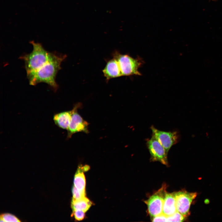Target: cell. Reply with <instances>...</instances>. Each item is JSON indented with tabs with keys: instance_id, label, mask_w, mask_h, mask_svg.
I'll list each match as a JSON object with an SVG mask.
<instances>
[{
	"instance_id": "1",
	"label": "cell",
	"mask_w": 222,
	"mask_h": 222,
	"mask_svg": "<svg viewBox=\"0 0 222 222\" xmlns=\"http://www.w3.org/2000/svg\"><path fill=\"white\" fill-rule=\"evenodd\" d=\"M66 57L65 55L52 52L50 58L46 64L36 71L27 74L29 84L34 86L40 83H44L56 91L59 86L56 81V76L61 68V63Z\"/></svg>"
},
{
	"instance_id": "2",
	"label": "cell",
	"mask_w": 222,
	"mask_h": 222,
	"mask_svg": "<svg viewBox=\"0 0 222 222\" xmlns=\"http://www.w3.org/2000/svg\"><path fill=\"white\" fill-rule=\"evenodd\" d=\"M30 43L33 47L32 51L19 57L24 61L27 74L36 71L46 64L52 53L45 49L40 43L34 41H30Z\"/></svg>"
},
{
	"instance_id": "3",
	"label": "cell",
	"mask_w": 222,
	"mask_h": 222,
	"mask_svg": "<svg viewBox=\"0 0 222 222\" xmlns=\"http://www.w3.org/2000/svg\"><path fill=\"white\" fill-rule=\"evenodd\" d=\"M113 58L117 61L122 76L140 75L138 71L141 63L127 55H122L116 51L113 54Z\"/></svg>"
},
{
	"instance_id": "4",
	"label": "cell",
	"mask_w": 222,
	"mask_h": 222,
	"mask_svg": "<svg viewBox=\"0 0 222 222\" xmlns=\"http://www.w3.org/2000/svg\"><path fill=\"white\" fill-rule=\"evenodd\" d=\"M81 106V104L79 103L75 104L72 109L71 121L67 130V139L71 138L74 134L77 133L82 132L86 134L89 133V123L78 112V109Z\"/></svg>"
},
{
	"instance_id": "5",
	"label": "cell",
	"mask_w": 222,
	"mask_h": 222,
	"mask_svg": "<svg viewBox=\"0 0 222 222\" xmlns=\"http://www.w3.org/2000/svg\"><path fill=\"white\" fill-rule=\"evenodd\" d=\"M166 185L151 195L144 203L147 207L148 212L152 218L162 213L164 199L166 192Z\"/></svg>"
},
{
	"instance_id": "6",
	"label": "cell",
	"mask_w": 222,
	"mask_h": 222,
	"mask_svg": "<svg viewBox=\"0 0 222 222\" xmlns=\"http://www.w3.org/2000/svg\"><path fill=\"white\" fill-rule=\"evenodd\" d=\"M150 128L152 135L158 141L167 153L171 147L179 141V136L177 131H162L157 129L153 125Z\"/></svg>"
},
{
	"instance_id": "7",
	"label": "cell",
	"mask_w": 222,
	"mask_h": 222,
	"mask_svg": "<svg viewBox=\"0 0 222 222\" xmlns=\"http://www.w3.org/2000/svg\"><path fill=\"white\" fill-rule=\"evenodd\" d=\"M177 211L186 217L190 214V208L193 200L197 195L196 192L181 190L174 192Z\"/></svg>"
},
{
	"instance_id": "8",
	"label": "cell",
	"mask_w": 222,
	"mask_h": 222,
	"mask_svg": "<svg viewBox=\"0 0 222 222\" xmlns=\"http://www.w3.org/2000/svg\"><path fill=\"white\" fill-rule=\"evenodd\" d=\"M146 144L150 154L151 161H158L164 165H168V153L154 136L152 135L151 138L147 141Z\"/></svg>"
},
{
	"instance_id": "9",
	"label": "cell",
	"mask_w": 222,
	"mask_h": 222,
	"mask_svg": "<svg viewBox=\"0 0 222 222\" xmlns=\"http://www.w3.org/2000/svg\"><path fill=\"white\" fill-rule=\"evenodd\" d=\"M102 72L107 81L111 79L122 76L118 63L114 58L107 62Z\"/></svg>"
},
{
	"instance_id": "10",
	"label": "cell",
	"mask_w": 222,
	"mask_h": 222,
	"mask_svg": "<svg viewBox=\"0 0 222 222\" xmlns=\"http://www.w3.org/2000/svg\"><path fill=\"white\" fill-rule=\"evenodd\" d=\"M177 211L174 192H166L164 199L162 213L167 217L173 215Z\"/></svg>"
},
{
	"instance_id": "11",
	"label": "cell",
	"mask_w": 222,
	"mask_h": 222,
	"mask_svg": "<svg viewBox=\"0 0 222 222\" xmlns=\"http://www.w3.org/2000/svg\"><path fill=\"white\" fill-rule=\"evenodd\" d=\"M73 112L72 109L55 114L53 120L55 124L60 128L67 130L71 121Z\"/></svg>"
},
{
	"instance_id": "12",
	"label": "cell",
	"mask_w": 222,
	"mask_h": 222,
	"mask_svg": "<svg viewBox=\"0 0 222 222\" xmlns=\"http://www.w3.org/2000/svg\"><path fill=\"white\" fill-rule=\"evenodd\" d=\"M92 204L91 202L85 197L79 200L72 199V207L73 211L80 210L85 212L88 210Z\"/></svg>"
},
{
	"instance_id": "13",
	"label": "cell",
	"mask_w": 222,
	"mask_h": 222,
	"mask_svg": "<svg viewBox=\"0 0 222 222\" xmlns=\"http://www.w3.org/2000/svg\"><path fill=\"white\" fill-rule=\"evenodd\" d=\"M74 186L81 192L85 194V179L83 172L77 171L74 176Z\"/></svg>"
},
{
	"instance_id": "14",
	"label": "cell",
	"mask_w": 222,
	"mask_h": 222,
	"mask_svg": "<svg viewBox=\"0 0 222 222\" xmlns=\"http://www.w3.org/2000/svg\"><path fill=\"white\" fill-rule=\"evenodd\" d=\"M186 217L178 211L173 215L167 216L166 222H182L184 221Z\"/></svg>"
},
{
	"instance_id": "15",
	"label": "cell",
	"mask_w": 222,
	"mask_h": 222,
	"mask_svg": "<svg viewBox=\"0 0 222 222\" xmlns=\"http://www.w3.org/2000/svg\"><path fill=\"white\" fill-rule=\"evenodd\" d=\"M0 222H19L16 217L12 214L6 213L2 214L0 216Z\"/></svg>"
},
{
	"instance_id": "16",
	"label": "cell",
	"mask_w": 222,
	"mask_h": 222,
	"mask_svg": "<svg viewBox=\"0 0 222 222\" xmlns=\"http://www.w3.org/2000/svg\"><path fill=\"white\" fill-rule=\"evenodd\" d=\"M73 199L79 200L85 197L86 194H84L77 189L74 186L72 189Z\"/></svg>"
},
{
	"instance_id": "17",
	"label": "cell",
	"mask_w": 222,
	"mask_h": 222,
	"mask_svg": "<svg viewBox=\"0 0 222 222\" xmlns=\"http://www.w3.org/2000/svg\"><path fill=\"white\" fill-rule=\"evenodd\" d=\"M84 212L80 210H76L73 211V214L75 219L78 220H82L84 218L85 214Z\"/></svg>"
},
{
	"instance_id": "18",
	"label": "cell",
	"mask_w": 222,
	"mask_h": 222,
	"mask_svg": "<svg viewBox=\"0 0 222 222\" xmlns=\"http://www.w3.org/2000/svg\"><path fill=\"white\" fill-rule=\"evenodd\" d=\"M167 216L162 214L151 218L153 222H166Z\"/></svg>"
}]
</instances>
